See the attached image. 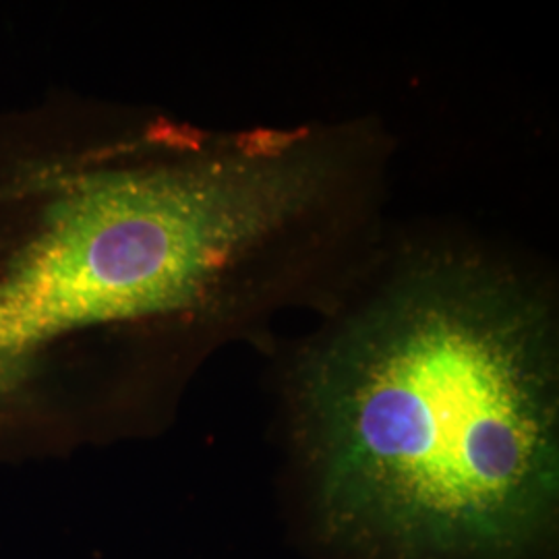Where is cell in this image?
<instances>
[{"label":"cell","mask_w":559,"mask_h":559,"mask_svg":"<svg viewBox=\"0 0 559 559\" xmlns=\"http://www.w3.org/2000/svg\"><path fill=\"white\" fill-rule=\"evenodd\" d=\"M332 205L286 129L0 117V460L80 440L110 367L189 357L313 295Z\"/></svg>","instance_id":"1"},{"label":"cell","mask_w":559,"mask_h":559,"mask_svg":"<svg viewBox=\"0 0 559 559\" xmlns=\"http://www.w3.org/2000/svg\"><path fill=\"white\" fill-rule=\"evenodd\" d=\"M300 441L334 537L394 559H519L556 516L558 350L516 276L429 260L316 344Z\"/></svg>","instance_id":"2"}]
</instances>
